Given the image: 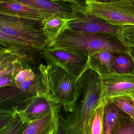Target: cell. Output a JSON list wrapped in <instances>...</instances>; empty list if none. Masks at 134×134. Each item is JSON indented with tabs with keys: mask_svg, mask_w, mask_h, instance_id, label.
I'll use <instances>...</instances> for the list:
<instances>
[{
	"mask_svg": "<svg viewBox=\"0 0 134 134\" xmlns=\"http://www.w3.org/2000/svg\"><path fill=\"white\" fill-rule=\"evenodd\" d=\"M55 1L58 2H64L72 4H82L85 3L86 0H55Z\"/></svg>",
	"mask_w": 134,
	"mask_h": 134,
	"instance_id": "cell-23",
	"label": "cell"
},
{
	"mask_svg": "<svg viewBox=\"0 0 134 134\" xmlns=\"http://www.w3.org/2000/svg\"><path fill=\"white\" fill-rule=\"evenodd\" d=\"M0 43L44 50L50 41L43 30L42 20L0 13Z\"/></svg>",
	"mask_w": 134,
	"mask_h": 134,
	"instance_id": "cell-2",
	"label": "cell"
},
{
	"mask_svg": "<svg viewBox=\"0 0 134 134\" xmlns=\"http://www.w3.org/2000/svg\"><path fill=\"white\" fill-rule=\"evenodd\" d=\"M112 102L125 113L134 118V98L130 95L115 97L111 99Z\"/></svg>",
	"mask_w": 134,
	"mask_h": 134,
	"instance_id": "cell-19",
	"label": "cell"
},
{
	"mask_svg": "<svg viewBox=\"0 0 134 134\" xmlns=\"http://www.w3.org/2000/svg\"><path fill=\"white\" fill-rule=\"evenodd\" d=\"M17 115L15 111H0V129L9 123Z\"/></svg>",
	"mask_w": 134,
	"mask_h": 134,
	"instance_id": "cell-22",
	"label": "cell"
},
{
	"mask_svg": "<svg viewBox=\"0 0 134 134\" xmlns=\"http://www.w3.org/2000/svg\"><path fill=\"white\" fill-rule=\"evenodd\" d=\"M113 52L104 50L89 56V68L99 75H107L115 72L112 63Z\"/></svg>",
	"mask_w": 134,
	"mask_h": 134,
	"instance_id": "cell-12",
	"label": "cell"
},
{
	"mask_svg": "<svg viewBox=\"0 0 134 134\" xmlns=\"http://www.w3.org/2000/svg\"><path fill=\"white\" fill-rule=\"evenodd\" d=\"M61 106V104L51 93L50 90L32 97L15 111L27 124L52 114L54 117L56 130Z\"/></svg>",
	"mask_w": 134,
	"mask_h": 134,
	"instance_id": "cell-6",
	"label": "cell"
},
{
	"mask_svg": "<svg viewBox=\"0 0 134 134\" xmlns=\"http://www.w3.org/2000/svg\"><path fill=\"white\" fill-rule=\"evenodd\" d=\"M21 3L28 6L42 9L51 14L71 19L74 16L82 5L58 2L55 0H8Z\"/></svg>",
	"mask_w": 134,
	"mask_h": 134,
	"instance_id": "cell-10",
	"label": "cell"
},
{
	"mask_svg": "<svg viewBox=\"0 0 134 134\" xmlns=\"http://www.w3.org/2000/svg\"><path fill=\"white\" fill-rule=\"evenodd\" d=\"M47 64L60 67L77 81L89 68V57L70 49L46 47L42 52Z\"/></svg>",
	"mask_w": 134,
	"mask_h": 134,
	"instance_id": "cell-7",
	"label": "cell"
},
{
	"mask_svg": "<svg viewBox=\"0 0 134 134\" xmlns=\"http://www.w3.org/2000/svg\"><path fill=\"white\" fill-rule=\"evenodd\" d=\"M28 124L17 115L9 123L0 129V134H21Z\"/></svg>",
	"mask_w": 134,
	"mask_h": 134,
	"instance_id": "cell-20",
	"label": "cell"
},
{
	"mask_svg": "<svg viewBox=\"0 0 134 134\" xmlns=\"http://www.w3.org/2000/svg\"><path fill=\"white\" fill-rule=\"evenodd\" d=\"M68 28L75 32L87 34L107 33L119 35V26L111 25L90 13L85 8L76 12L70 19Z\"/></svg>",
	"mask_w": 134,
	"mask_h": 134,
	"instance_id": "cell-8",
	"label": "cell"
},
{
	"mask_svg": "<svg viewBox=\"0 0 134 134\" xmlns=\"http://www.w3.org/2000/svg\"><path fill=\"white\" fill-rule=\"evenodd\" d=\"M47 47L70 49L89 57L104 50L124 53L129 52V46L124 43L119 35L81 33L68 28L50 41Z\"/></svg>",
	"mask_w": 134,
	"mask_h": 134,
	"instance_id": "cell-1",
	"label": "cell"
},
{
	"mask_svg": "<svg viewBox=\"0 0 134 134\" xmlns=\"http://www.w3.org/2000/svg\"><path fill=\"white\" fill-rule=\"evenodd\" d=\"M129 53L130 55L132 57L134 63V48L131 46H129ZM134 74V70L133 72Z\"/></svg>",
	"mask_w": 134,
	"mask_h": 134,
	"instance_id": "cell-24",
	"label": "cell"
},
{
	"mask_svg": "<svg viewBox=\"0 0 134 134\" xmlns=\"http://www.w3.org/2000/svg\"><path fill=\"white\" fill-rule=\"evenodd\" d=\"M56 126L52 114L30 122L21 134H55Z\"/></svg>",
	"mask_w": 134,
	"mask_h": 134,
	"instance_id": "cell-14",
	"label": "cell"
},
{
	"mask_svg": "<svg viewBox=\"0 0 134 134\" xmlns=\"http://www.w3.org/2000/svg\"><path fill=\"white\" fill-rule=\"evenodd\" d=\"M92 1L100 2H109L113 1L115 0H92Z\"/></svg>",
	"mask_w": 134,
	"mask_h": 134,
	"instance_id": "cell-25",
	"label": "cell"
},
{
	"mask_svg": "<svg viewBox=\"0 0 134 134\" xmlns=\"http://www.w3.org/2000/svg\"><path fill=\"white\" fill-rule=\"evenodd\" d=\"M107 100H101L95 109L90 128L91 134H104V116Z\"/></svg>",
	"mask_w": 134,
	"mask_h": 134,
	"instance_id": "cell-18",
	"label": "cell"
},
{
	"mask_svg": "<svg viewBox=\"0 0 134 134\" xmlns=\"http://www.w3.org/2000/svg\"><path fill=\"white\" fill-rule=\"evenodd\" d=\"M119 35L127 46L134 48V25L119 26Z\"/></svg>",
	"mask_w": 134,
	"mask_h": 134,
	"instance_id": "cell-21",
	"label": "cell"
},
{
	"mask_svg": "<svg viewBox=\"0 0 134 134\" xmlns=\"http://www.w3.org/2000/svg\"><path fill=\"white\" fill-rule=\"evenodd\" d=\"M46 71L50 93L66 111H73L78 95L77 81L56 65L47 64Z\"/></svg>",
	"mask_w": 134,
	"mask_h": 134,
	"instance_id": "cell-4",
	"label": "cell"
},
{
	"mask_svg": "<svg viewBox=\"0 0 134 134\" xmlns=\"http://www.w3.org/2000/svg\"><path fill=\"white\" fill-rule=\"evenodd\" d=\"M0 13L20 18L39 20H43L52 16L56 15L45 10L8 0L1 1Z\"/></svg>",
	"mask_w": 134,
	"mask_h": 134,
	"instance_id": "cell-11",
	"label": "cell"
},
{
	"mask_svg": "<svg viewBox=\"0 0 134 134\" xmlns=\"http://www.w3.org/2000/svg\"><path fill=\"white\" fill-rule=\"evenodd\" d=\"M100 76L103 100H107L122 95L134 96V74L114 72Z\"/></svg>",
	"mask_w": 134,
	"mask_h": 134,
	"instance_id": "cell-9",
	"label": "cell"
},
{
	"mask_svg": "<svg viewBox=\"0 0 134 134\" xmlns=\"http://www.w3.org/2000/svg\"><path fill=\"white\" fill-rule=\"evenodd\" d=\"M87 11L95 16L118 26L134 25V0L100 2L86 0Z\"/></svg>",
	"mask_w": 134,
	"mask_h": 134,
	"instance_id": "cell-5",
	"label": "cell"
},
{
	"mask_svg": "<svg viewBox=\"0 0 134 134\" xmlns=\"http://www.w3.org/2000/svg\"></svg>",
	"mask_w": 134,
	"mask_h": 134,
	"instance_id": "cell-26",
	"label": "cell"
},
{
	"mask_svg": "<svg viewBox=\"0 0 134 134\" xmlns=\"http://www.w3.org/2000/svg\"><path fill=\"white\" fill-rule=\"evenodd\" d=\"M112 63L115 72L128 74L133 72V60L129 52L127 53L113 52Z\"/></svg>",
	"mask_w": 134,
	"mask_h": 134,
	"instance_id": "cell-15",
	"label": "cell"
},
{
	"mask_svg": "<svg viewBox=\"0 0 134 134\" xmlns=\"http://www.w3.org/2000/svg\"><path fill=\"white\" fill-rule=\"evenodd\" d=\"M40 67L34 79L1 87L0 110H15L32 97L49 90L46 66L41 63Z\"/></svg>",
	"mask_w": 134,
	"mask_h": 134,
	"instance_id": "cell-3",
	"label": "cell"
},
{
	"mask_svg": "<svg viewBox=\"0 0 134 134\" xmlns=\"http://www.w3.org/2000/svg\"><path fill=\"white\" fill-rule=\"evenodd\" d=\"M111 134H134V118L121 109Z\"/></svg>",
	"mask_w": 134,
	"mask_h": 134,
	"instance_id": "cell-16",
	"label": "cell"
},
{
	"mask_svg": "<svg viewBox=\"0 0 134 134\" xmlns=\"http://www.w3.org/2000/svg\"><path fill=\"white\" fill-rule=\"evenodd\" d=\"M120 110L111 99L107 100L104 116V134H111Z\"/></svg>",
	"mask_w": 134,
	"mask_h": 134,
	"instance_id": "cell-17",
	"label": "cell"
},
{
	"mask_svg": "<svg viewBox=\"0 0 134 134\" xmlns=\"http://www.w3.org/2000/svg\"><path fill=\"white\" fill-rule=\"evenodd\" d=\"M70 19L53 15L42 20L43 30L50 42L68 28Z\"/></svg>",
	"mask_w": 134,
	"mask_h": 134,
	"instance_id": "cell-13",
	"label": "cell"
}]
</instances>
